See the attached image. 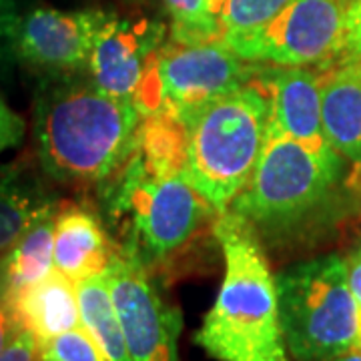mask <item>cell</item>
<instances>
[{"instance_id": "obj_13", "label": "cell", "mask_w": 361, "mask_h": 361, "mask_svg": "<svg viewBox=\"0 0 361 361\" xmlns=\"http://www.w3.org/2000/svg\"><path fill=\"white\" fill-rule=\"evenodd\" d=\"M322 121L331 149L361 175V65L337 56L319 73Z\"/></svg>"}, {"instance_id": "obj_24", "label": "cell", "mask_w": 361, "mask_h": 361, "mask_svg": "<svg viewBox=\"0 0 361 361\" xmlns=\"http://www.w3.org/2000/svg\"><path fill=\"white\" fill-rule=\"evenodd\" d=\"M39 353L40 349L35 336L18 327L8 345L2 349L0 361H39Z\"/></svg>"}, {"instance_id": "obj_12", "label": "cell", "mask_w": 361, "mask_h": 361, "mask_svg": "<svg viewBox=\"0 0 361 361\" xmlns=\"http://www.w3.org/2000/svg\"><path fill=\"white\" fill-rule=\"evenodd\" d=\"M261 78L271 97L269 135L293 139L323 157L339 155L323 130L319 73L303 66H263Z\"/></svg>"}, {"instance_id": "obj_8", "label": "cell", "mask_w": 361, "mask_h": 361, "mask_svg": "<svg viewBox=\"0 0 361 361\" xmlns=\"http://www.w3.org/2000/svg\"><path fill=\"white\" fill-rule=\"evenodd\" d=\"M349 0H289L257 30L225 39L237 56L273 66L325 65L341 56Z\"/></svg>"}, {"instance_id": "obj_29", "label": "cell", "mask_w": 361, "mask_h": 361, "mask_svg": "<svg viewBox=\"0 0 361 361\" xmlns=\"http://www.w3.org/2000/svg\"><path fill=\"white\" fill-rule=\"evenodd\" d=\"M331 361H361V349L360 348H351L348 349L345 353L337 355Z\"/></svg>"}, {"instance_id": "obj_27", "label": "cell", "mask_w": 361, "mask_h": 361, "mask_svg": "<svg viewBox=\"0 0 361 361\" xmlns=\"http://www.w3.org/2000/svg\"><path fill=\"white\" fill-rule=\"evenodd\" d=\"M16 331H18V325L14 322L11 305L6 303L4 297L0 295V353H2V349L8 345V341L13 339Z\"/></svg>"}, {"instance_id": "obj_15", "label": "cell", "mask_w": 361, "mask_h": 361, "mask_svg": "<svg viewBox=\"0 0 361 361\" xmlns=\"http://www.w3.org/2000/svg\"><path fill=\"white\" fill-rule=\"evenodd\" d=\"M11 311L16 325L30 331L40 349L54 337L80 327L77 283L52 269L39 283L14 297Z\"/></svg>"}, {"instance_id": "obj_10", "label": "cell", "mask_w": 361, "mask_h": 361, "mask_svg": "<svg viewBox=\"0 0 361 361\" xmlns=\"http://www.w3.org/2000/svg\"><path fill=\"white\" fill-rule=\"evenodd\" d=\"M111 16L104 11L35 8L14 26L16 52L26 63L47 71L82 68Z\"/></svg>"}, {"instance_id": "obj_3", "label": "cell", "mask_w": 361, "mask_h": 361, "mask_svg": "<svg viewBox=\"0 0 361 361\" xmlns=\"http://www.w3.org/2000/svg\"><path fill=\"white\" fill-rule=\"evenodd\" d=\"M261 73L187 121L183 175L217 215L247 185L269 137L271 97Z\"/></svg>"}, {"instance_id": "obj_19", "label": "cell", "mask_w": 361, "mask_h": 361, "mask_svg": "<svg viewBox=\"0 0 361 361\" xmlns=\"http://www.w3.org/2000/svg\"><path fill=\"white\" fill-rule=\"evenodd\" d=\"M135 151L157 179L183 175L187 165V123L169 113L142 115Z\"/></svg>"}, {"instance_id": "obj_32", "label": "cell", "mask_w": 361, "mask_h": 361, "mask_svg": "<svg viewBox=\"0 0 361 361\" xmlns=\"http://www.w3.org/2000/svg\"><path fill=\"white\" fill-rule=\"evenodd\" d=\"M360 179H361V175H360Z\"/></svg>"}, {"instance_id": "obj_2", "label": "cell", "mask_w": 361, "mask_h": 361, "mask_svg": "<svg viewBox=\"0 0 361 361\" xmlns=\"http://www.w3.org/2000/svg\"><path fill=\"white\" fill-rule=\"evenodd\" d=\"M225 277L195 343L217 361H289L277 283L257 231L233 211L213 225Z\"/></svg>"}, {"instance_id": "obj_14", "label": "cell", "mask_w": 361, "mask_h": 361, "mask_svg": "<svg viewBox=\"0 0 361 361\" xmlns=\"http://www.w3.org/2000/svg\"><path fill=\"white\" fill-rule=\"evenodd\" d=\"M116 249L111 247L103 223L89 209L65 205L54 215V269L75 283L101 275Z\"/></svg>"}, {"instance_id": "obj_5", "label": "cell", "mask_w": 361, "mask_h": 361, "mask_svg": "<svg viewBox=\"0 0 361 361\" xmlns=\"http://www.w3.org/2000/svg\"><path fill=\"white\" fill-rule=\"evenodd\" d=\"M345 173L339 155L323 157L305 145L269 135L247 185L227 211L265 235H285L319 213Z\"/></svg>"}, {"instance_id": "obj_30", "label": "cell", "mask_w": 361, "mask_h": 361, "mask_svg": "<svg viewBox=\"0 0 361 361\" xmlns=\"http://www.w3.org/2000/svg\"><path fill=\"white\" fill-rule=\"evenodd\" d=\"M360 307V305H357ZM353 348H360L361 349V307L357 311V337H355V345Z\"/></svg>"}, {"instance_id": "obj_7", "label": "cell", "mask_w": 361, "mask_h": 361, "mask_svg": "<svg viewBox=\"0 0 361 361\" xmlns=\"http://www.w3.org/2000/svg\"><path fill=\"white\" fill-rule=\"evenodd\" d=\"M263 65L251 63L223 42L169 40L153 56L133 97L141 115L169 113L187 123L203 106L255 80Z\"/></svg>"}, {"instance_id": "obj_16", "label": "cell", "mask_w": 361, "mask_h": 361, "mask_svg": "<svg viewBox=\"0 0 361 361\" xmlns=\"http://www.w3.org/2000/svg\"><path fill=\"white\" fill-rule=\"evenodd\" d=\"M56 209L42 183L28 169L0 165V253Z\"/></svg>"}, {"instance_id": "obj_26", "label": "cell", "mask_w": 361, "mask_h": 361, "mask_svg": "<svg viewBox=\"0 0 361 361\" xmlns=\"http://www.w3.org/2000/svg\"><path fill=\"white\" fill-rule=\"evenodd\" d=\"M343 259H345V267H348V281L351 293L361 307V243L353 247L348 253V257Z\"/></svg>"}, {"instance_id": "obj_11", "label": "cell", "mask_w": 361, "mask_h": 361, "mask_svg": "<svg viewBox=\"0 0 361 361\" xmlns=\"http://www.w3.org/2000/svg\"><path fill=\"white\" fill-rule=\"evenodd\" d=\"M163 44L165 25L145 16H111L87 61L90 82L106 94L133 101L153 56Z\"/></svg>"}, {"instance_id": "obj_1", "label": "cell", "mask_w": 361, "mask_h": 361, "mask_svg": "<svg viewBox=\"0 0 361 361\" xmlns=\"http://www.w3.org/2000/svg\"><path fill=\"white\" fill-rule=\"evenodd\" d=\"M141 111L92 82H47L35 106L40 167L52 179L94 185L109 179L137 145Z\"/></svg>"}, {"instance_id": "obj_18", "label": "cell", "mask_w": 361, "mask_h": 361, "mask_svg": "<svg viewBox=\"0 0 361 361\" xmlns=\"http://www.w3.org/2000/svg\"><path fill=\"white\" fill-rule=\"evenodd\" d=\"M80 327L97 345L103 361H130L121 317L116 313L106 271L77 283Z\"/></svg>"}, {"instance_id": "obj_20", "label": "cell", "mask_w": 361, "mask_h": 361, "mask_svg": "<svg viewBox=\"0 0 361 361\" xmlns=\"http://www.w3.org/2000/svg\"><path fill=\"white\" fill-rule=\"evenodd\" d=\"M171 16V40L221 42V13L225 0H161Z\"/></svg>"}, {"instance_id": "obj_23", "label": "cell", "mask_w": 361, "mask_h": 361, "mask_svg": "<svg viewBox=\"0 0 361 361\" xmlns=\"http://www.w3.org/2000/svg\"><path fill=\"white\" fill-rule=\"evenodd\" d=\"M23 137H25V121L0 97V155L20 145Z\"/></svg>"}, {"instance_id": "obj_28", "label": "cell", "mask_w": 361, "mask_h": 361, "mask_svg": "<svg viewBox=\"0 0 361 361\" xmlns=\"http://www.w3.org/2000/svg\"><path fill=\"white\" fill-rule=\"evenodd\" d=\"M13 13H11V0H0V44L11 32H14Z\"/></svg>"}, {"instance_id": "obj_21", "label": "cell", "mask_w": 361, "mask_h": 361, "mask_svg": "<svg viewBox=\"0 0 361 361\" xmlns=\"http://www.w3.org/2000/svg\"><path fill=\"white\" fill-rule=\"evenodd\" d=\"M289 0H225L221 13L223 39L243 37L273 20Z\"/></svg>"}, {"instance_id": "obj_9", "label": "cell", "mask_w": 361, "mask_h": 361, "mask_svg": "<svg viewBox=\"0 0 361 361\" xmlns=\"http://www.w3.org/2000/svg\"><path fill=\"white\" fill-rule=\"evenodd\" d=\"M106 279L130 361H180V313L157 293L147 269L115 251Z\"/></svg>"}, {"instance_id": "obj_17", "label": "cell", "mask_w": 361, "mask_h": 361, "mask_svg": "<svg viewBox=\"0 0 361 361\" xmlns=\"http://www.w3.org/2000/svg\"><path fill=\"white\" fill-rule=\"evenodd\" d=\"M54 215L56 211L28 227L0 257V295L11 305L14 297L39 283L54 269Z\"/></svg>"}, {"instance_id": "obj_22", "label": "cell", "mask_w": 361, "mask_h": 361, "mask_svg": "<svg viewBox=\"0 0 361 361\" xmlns=\"http://www.w3.org/2000/svg\"><path fill=\"white\" fill-rule=\"evenodd\" d=\"M39 361H103L82 327L71 329L40 348Z\"/></svg>"}, {"instance_id": "obj_6", "label": "cell", "mask_w": 361, "mask_h": 361, "mask_svg": "<svg viewBox=\"0 0 361 361\" xmlns=\"http://www.w3.org/2000/svg\"><path fill=\"white\" fill-rule=\"evenodd\" d=\"M279 317L295 361H331L355 345L357 301L345 259L336 253L307 259L277 277Z\"/></svg>"}, {"instance_id": "obj_31", "label": "cell", "mask_w": 361, "mask_h": 361, "mask_svg": "<svg viewBox=\"0 0 361 361\" xmlns=\"http://www.w3.org/2000/svg\"><path fill=\"white\" fill-rule=\"evenodd\" d=\"M360 65H361V61H360Z\"/></svg>"}, {"instance_id": "obj_25", "label": "cell", "mask_w": 361, "mask_h": 361, "mask_svg": "<svg viewBox=\"0 0 361 361\" xmlns=\"http://www.w3.org/2000/svg\"><path fill=\"white\" fill-rule=\"evenodd\" d=\"M341 56L361 61V0H349L345 16V44Z\"/></svg>"}, {"instance_id": "obj_4", "label": "cell", "mask_w": 361, "mask_h": 361, "mask_svg": "<svg viewBox=\"0 0 361 361\" xmlns=\"http://www.w3.org/2000/svg\"><path fill=\"white\" fill-rule=\"evenodd\" d=\"M101 185L104 213L123 239L116 251L145 269L189 245L207 217L215 213L185 175L157 179L137 151Z\"/></svg>"}]
</instances>
